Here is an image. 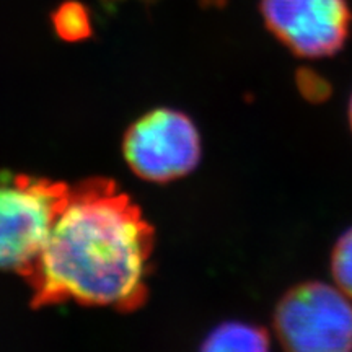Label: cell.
Masks as SVG:
<instances>
[{
  "instance_id": "obj_2",
  "label": "cell",
  "mask_w": 352,
  "mask_h": 352,
  "mask_svg": "<svg viewBox=\"0 0 352 352\" xmlns=\"http://www.w3.org/2000/svg\"><path fill=\"white\" fill-rule=\"evenodd\" d=\"M69 184L0 175V270L23 276L41 252Z\"/></svg>"
},
{
  "instance_id": "obj_9",
  "label": "cell",
  "mask_w": 352,
  "mask_h": 352,
  "mask_svg": "<svg viewBox=\"0 0 352 352\" xmlns=\"http://www.w3.org/2000/svg\"><path fill=\"white\" fill-rule=\"evenodd\" d=\"M347 120H349L351 131H352V95H351V100H349V107H347Z\"/></svg>"
},
{
  "instance_id": "obj_1",
  "label": "cell",
  "mask_w": 352,
  "mask_h": 352,
  "mask_svg": "<svg viewBox=\"0 0 352 352\" xmlns=\"http://www.w3.org/2000/svg\"><path fill=\"white\" fill-rule=\"evenodd\" d=\"M155 232L109 179L70 186L41 252L23 277L33 305L77 302L134 311L147 298Z\"/></svg>"
},
{
  "instance_id": "obj_6",
  "label": "cell",
  "mask_w": 352,
  "mask_h": 352,
  "mask_svg": "<svg viewBox=\"0 0 352 352\" xmlns=\"http://www.w3.org/2000/svg\"><path fill=\"white\" fill-rule=\"evenodd\" d=\"M271 336L263 327L246 321H226L220 323L204 338L201 351H270Z\"/></svg>"
},
{
  "instance_id": "obj_4",
  "label": "cell",
  "mask_w": 352,
  "mask_h": 352,
  "mask_svg": "<svg viewBox=\"0 0 352 352\" xmlns=\"http://www.w3.org/2000/svg\"><path fill=\"white\" fill-rule=\"evenodd\" d=\"M132 173L151 183H170L192 173L202 157L197 126L183 111L155 108L134 121L122 140Z\"/></svg>"
},
{
  "instance_id": "obj_5",
  "label": "cell",
  "mask_w": 352,
  "mask_h": 352,
  "mask_svg": "<svg viewBox=\"0 0 352 352\" xmlns=\"http://www.w3.org/2000/svg\"><path fill=\"white\" fill-rule=\"evenodd\" d=\"M259 10L272 36L302 59L336 56L349 39L347 0H261Z\"/></svg>"
},
{
  "instance_id": "obj_3",
  "label": "cell",
  "mask_w": 352,
  "mask_h": 352,
  "mask_svg": "<svg viewBox=\"0 0 352 352\" xmlns=\"http://www.w3.org/2000/svg\"><path fill=\"white\" fill-rule=\"evenodd\" d=\"M272 327L277 341L287 351H352V302L338 287L307 280L279 298Z\"/></svg>"
},
{
  "instance_id": "obj_7",
  "label": "cell",
  "mask_w": 352,
  "mask_h": 352,
  "mask_svg": "<svg viewBox=\"0 0 352 352\" xmlns=\"http://www.w3.org/2000/svg\"><path fill=\"white\" fill-rule=\"evenodd\" d=\"M329 270L336 287L352 300V227L347 228L334 243Z\"/></svg>"
},
{
  "instance_id": "obj_8",
  "label": "cell",
  "mask_w": 352,
  "mask_h": 352,
  "mask_svg": "<svg viewBox=\"0 0 352 352\" xmlns=\"http://www.w3.org/2000/svg\"><path fill=\"white\" fill-rule=\"evenodd\" d=\"M57 33L67 41H78L90 34V16L83 6L77 2H65L54 13Z\"/></svg>"
}]
</instances>
